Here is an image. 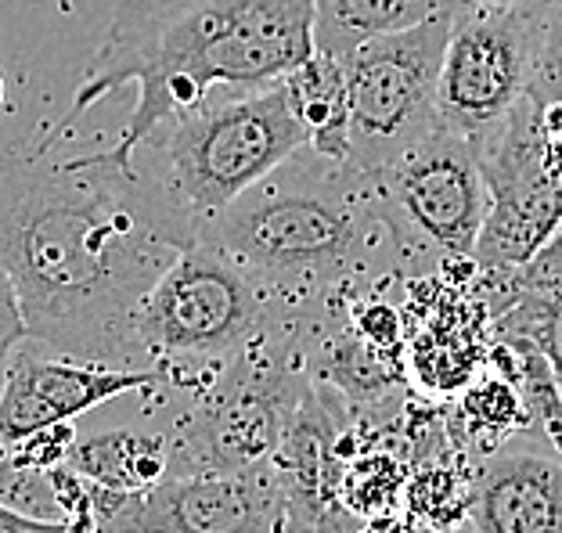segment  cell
I'll list each match as a JSON object with an SVG mask.
<instances>
[{
	"label": "cell",
	"mask_w": 562,
	"mask_h": 533,
	"mask_svg": "<svg viewBox=\"0 0 562 533\" xmlns=\"http://www.w3.org/2000/svg\"><path fill=\"white\" fill-rule=\"evenodd\" d=\"M199 242L195 217L116 151L55 156V137L0 151V263L25 339L116 367H148L137 317L159 277Z\"/></svg>",
	"instance_id": "cell-1"
},
{
	"label": "cell",
	"mask_w": 562,
	"mask_h": 533,
	"mask_svg": "<svg viewBox=\"0 0 562 533\" xmlns=\"http://www.w3.org/2000/svg\"><path fill=\"white\" fill-rule=\"evenodd\" d=\"M314 55V0H120L69 116L50 137L137 87L131 123L112 148L134 159L166 123L206 105L213 87L260 91L289 80Z\"/></svg>",
	"instance_id": "cell-2"
},
{
	"label": "cell",
	"mask_w": 562,
	"mask_h": 533,
	"mask_svg": "<svg viewBox=\"0 0 562 533\" xmlns=\"http://www.w3.org/2000/svg\"><path fill=\"white\" fill-rule=\"evenodd\" d=\"M199 238L224 249L296 314H336L353 303L361 282L407 263L372 177L311 145L202 220Z\"/></svg>",
	"instance_id": "cell-3"
},
{
	"label": "cell",
	"mask_w": 562,
	"mask_h": 533,
	"mask_svg": "<svg viewBox=\"0 0 562 533\" xmlns=\"http://www.w3.org/2000/svg\"><path fill=\"white\" fill-rule=\"evenodd\" d=\"M311 386L306 317H292L202 378L195 400L166 433L170 473H238L267 465Z\"/></svg>",
	"instance_id": "cell-4"
},
{
	"label": "cell",
	"mask_w": 562,
	"mask_h": 533,
	"mask_svg": "<svg viewBox=\"0 0 562 533\" xmlns=\"http://www.w3.org/2000/svg\"><path fill=\"white\" fill-rule=\"evenodd\" d=\"M292 317L246 266L206 238L184 249L159 277L137 317L140 358L148 367L177 375V367H216Z\"/></svg>",
	"instance_id": "cell-5"
},
{
	"label": "cell",
	"mask_w": 562,
	"mask_h": 533,
	"mask_svg": "<svg viewBox=\"0 0 562 533\" xmlns=\"http://www.w3.org/2000/svg\"><path fill=\"white\" fill-rule=\"evenodd\" d=\"M162 181L195 224L232 202L311 145L285 80L199 105L162 126Z\"/></svg>",
	"instance_id": "cell-6"
},
{
	"label": "cell",
	"mask_w": 562,
	"mask_h": 533,
	"mask_svg": "<svg viewBox=\"0 0 562 533\" xmlns=\"http://www.w3.org/2000/svg\"><path fill=\"white\" fill-rule=\"evenodd\" d=\"M451 19L440 15L404 33L379 36L347 55V162L375 177L440 126L437 87Z\"/></svg>",
	"instance_id": "cell-7"
},
{
	"label": "cell",
	"mask_w": 562,
	"mask_h": 533,
	"mask_svg": "<svg viewBox=\"0 0 562 533\" xmlns=\"http://www.w3.org/2000/svg\"><path fill=\"white\" fill-rule=\"evenodd\" d=\"M541 47L538 8H491L465 0L451 19L437 109L440 123L483 156L530 91Z\"/></svg>",
	"instance_id": "cell-8"
},
{
	"label": "cell",
	"mask_w": 562,
	"mask_h": 533,
	"mask_svg": "<svg viewBox=\"0 0 562 533\" xmlns=\"http://www.w3.org/2000/svg\"><path fill=\"white\" fill-rule=\"evenodd\" d=\"M379 206L397 231L407 260H472L491 195L476 151L440 123L397 162L372 177Z\"/></svg>",
	"instance_id": "cell-9"
},
{
	"label": "cell",
	"mask_w": 562,
	"mask_h": 533,
	"mask_svg": "<svg viewBox=\"0 0 562 533\" xmlns=\"http://www.w3.org/2000/svg\"><path fill=\"white\" fill-rule=\"evenodd\" d=\"M91 533H292L274 462L238 473H166L145 490L87 484Z\"/></svg>",
	"instance_id": "cell-10"
},
{
	"label": "cell",
	"mask_w": 562,
	"mask_h": 533,
	"mask_svg": "<svg viewBox=\"0 0 562 533\" xmlns=\"http://www.w3.org/2000/svg\"><path fill=\"white\" fill-rule=\"evenodd\" d=\"M541 105L544 101L533 94L522 98L508 116L502 137L483 156H476L483 181H487L491 209L472 260L491 274L527 266L562 227L555 173L548 170L544 159Z\"/></svg>",
	"instance_id": "cell-11"
},
{
	"label": "cell",
	"mask_w": 562,
	"mask_h": 533,
	"mask_svg": "<svg viewBox=\"0 0 562 533\" xmlns=\"http://www.w3.org/2000/svg\"><path fill=\"white\" fill-rule=\"evenodd\" d=\"M166 378L170 375L162 367H116L19 342L0 389V443H15L41 429L72 422L98 404L123 393L156 389Z\"/></svg>",
	"instance_id": "cell-12"
},
{
	"label": "cell",
	"mask_w": 562,
	"mask_h": 533,
	"mask_svg": "<svg viewBox=\"0 0 562 533\" xmlns=\"http://www.w3.org/2000/svg\"><path fill=\"white\" fill-rule=\"evenodd\" d=\"M472 533H562V462L538 451L491 454L469 490Z\"/></svg>",
	"instance_id": "cell-13"
},
{
	"label": "cell",
	"mask_w": 562,
	"mask_h": 533,
	"mask_svg": "<svg viewBox=\"0 0 562 533\" xmlns=\"http://www.w3.org/2000/svg\"><path fill=\"white\" fill-rule=\"evenodd\" d=\"M462 4L465 0H314V50L347 58L379 36L454 15Z\"/></svg>",
	"instance_id": "cell-14"
},
{
	"label": "cell",
	"mask_w": 562,
	"mask_h": 533,
	"mask_svg": "<svg viewBox=\"0 0 562 533\" xmlns=\"http://www.w3.org/2000/svg\"><path fill=\"white\" fill-rule=\"evenodd\" d=\"M87 484L109 490H145L170 473V440L166 433H98L72 440L61 462Z\"/></svg>",
	"instance_id": "cell-15"
},
{
	"label": "cell",
	"mask_w": 562,
	"mask_h": 533,
	"mask_svg": "<svg viewBox=\"0 0 562 533\" xmlns=\"http://www.w3.org/2000/svg\"><path fill=\"white\" fill-rule=\"evenodd\" d=\"M292 109L311 134V148L325 159L347 162V131H350V101H347V61L325 50H314L285 80Z\"/></svg>",
	"instance_id": "cell-16"
},
{
	"label": "cell",
	"mask_w": 562,
	"mask_h": 533,
	"mask_svg": "<svg viewBox=\"0 0 562 533\" xmlns=\"http://www.w3.org/2000/svg\"><path fill=\"white\" fill-rule=\"evenodd\" d=\"M505 336L541 350L562 393V292H530L505 314Z\"/></svg>",
	"instance_id": "cell-17"
},
{
	"label": "cell",
	"mask_w": 562,
	"mask_h": 533,
	"mask_svg": "<svg viewBox=\"0 0 562 533\" xmlns=\"http://www.w3.org/2000/svg\"><path fill=\"white\" fill-rule=\"evenodd\" d=\"M538 101H562V0L541 4V47L533 66L530 91Z\"/></svg>",
	"instance_id": "cell-18"
},
{
	"label": "cell",
	"mask_w": 562,
	"mask_h": 533,
	"mask_svg": "<svg viewBox=\"0 0 562 533\" xmlns=\"http://www.w3.org/2000/svg\"><path fill=\"white\" fill-rule=\"evenodd\" d=\"M350 321L368 342H375V347H382V350H397L401 321H397V314L386 307V303H379V299L357 303V307L350 310Z\"/></svg>",
	"instance_id": "cell-19"
},
{
	"label": "cell",
	"mask_w": 562,
	"mask_h": 533,
	"mask_svg": "<svg viewBox=\"0 0 562 533\" xmlns=\"http://www.w3.org/2000/svg\"><path fill=\"white\" fill-rule=\"evenodd\" d=\"M0 342H4V347H19V342H25L22 303H19L15 282H11L4 263H0Z\"/></svg>",
	"instance_id": "cell-20"
},
{
	"label": "cell",
	"mask_w": 562,
	"mask_h": 533,
	"mask_svg": "<svg viewBox=\"0 0 562 533\" xmlns=\"http://www.w3.org/2000/svg\"><path fill=\"white\" fill-rule=\"evenodd\" d=\"M0 533H83L69 519H41V515H25L11 504L0 501Z\"/></svg>",
	"instance_id": "cell-21"
},
{
	"label": "cell",
	"mask_w": 562,
	"mask_h": 533,
	"mask_svg": "<svg viewBox=\"0 0 562 533\" xmlns=\"http://www.w3.org/2000/svg\"><path fill=\"white\" fill-rule=\"evenodd\" d=\"M357 533H418V530H415V526H407V523H401V519L379 515V519H372V523H364Z\"/></svg>",
	"instance_id": "cell-22"
},
{
	"label": "cell",
	"mask_w": 562,
	"mask_h": 533,
	"mask_svg": "<svg viewBox=\"0 0 562 533\" xmlns=\"http://www.w3.org/2000/svg\"><path fill=\"white\" fill-rule=\"evenodd\" d=\"M476 4H491V8H538L544 0H476Z\"/></svg>",
	"instance_id": "cell-23"
},
{
	"label": "cell",
	"mask_w": 562,
	"mask_h": 533,
	"mask_svg": "<svg viewBox=\"0 0 562 533\" xmlns=\"http://www.w3.org/2000/svg\"><path fill=\"white\" fill-rule=\"evenodd\" d=\"M11 353H15V347H4V342H0V389H4V378H8Z\"/></svg>",
	"instance_id": "cell-24"
},
{
	"label": "cell",
	"mask_w": 562,
	"mask_h": 533,
	"mask_svg": "<svg viewBox=\"0 0 562 533\" xmlns=\"http://www.w3.org/2000/svg\"><path fill=\"white\" fill-rule=\"evenodd\" d=\"M555 192H559V209H562V173L555 177Z\"/></svg>",
	"instance_id": "cell-25"
},
{
	"label": "cell",
	"mask_w": 562,
	"mask_h": 533,
	"mask_svg": "<svg viewBox=\"0 0 562 533\" xmlns=\"http://www.w3.org/2000/svg\"><path fill=\"white\" fill-rule=\"evenodd\" d=\"M4 94H8L4 91V76H0V109H4Z\"/></svg>",
	"instance_id": "cell-26"
},
{
	"label": "cell",
	"mask_w": 562,
	"mask_h": 533,
	"mask_svg": "<svg viewBox=\"0 0 562 533\" xmlns=\"http://www.w3.org/2000/svg\"><path fill=\"white\" fill-rule=\"evenodd\" d=\"M451 533H472V526H469V523H465V526H462V530H451Z\"/></svg>",
	"instance_id": "cell-27"
}]
</instances>
